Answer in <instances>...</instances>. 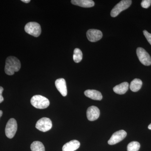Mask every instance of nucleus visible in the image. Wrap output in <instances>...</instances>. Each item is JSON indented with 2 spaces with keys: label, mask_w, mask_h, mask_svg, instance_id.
Returning a JSON list of instances; mask_svg holds the SVG:
<instances>
[{
  "label": "nucleus",
  "mask_w": 151,
  "mask_h": 151,
  "mask_svg": "<svg viewBox=\"0 0 151 151\" xmlns=\"http://www.w3.org/2000/svg\"><path fill=\"white\" fill-rule=\"evenodd\" d=\"M21 66L20 61L15 57H8L6 60L5 72L8 75H13L20 70Z\"/></svg>",
  "instance_id": "obj_1"
},
{
  "label": "nucleus",
  "mask_w": 151,
  "mask_h": 151,
  "mask_svg": "<svg viewBox=\"0 0 151 151\" xmlns=\"http://www.w3.org/2000/svg\"><path fill=\"white\" fill-rule=\"evenodd\" d=\"M31 103L35 108L43 109L47 108L50 105V101L46 97L40 95L33 96L31 99Z\"/></svg>",
  "instance_id": "obj_2"
},
{
  "label": "nucleus",
  "mask_w": 151,
  "mask_h": 151,
  "mask_svg": "<svg viewBox=\"0 0 151 151\" xmlns=\"http://www.w3.org/2000/svg\"><path fill=\"white\" fill-rule=\"evenodd\" d=\"M132 3V1L131 0H123L121 1L111 11V16L113 17H117L122 11L125 10L129 7Z\"/></svg>",
  "instance_id": "obj_3"
},
{
  "label": "nucleus",
  "mask_w": 151,
  "mask_h": 151,
  "mask_svg": "<svg viewBox=\"0 0 151 151\" xmlns=\"http://www.w3.org/2000/svg\"><path fill=\"white\" fill-rule=\"evenodd\" d=\"M25 31L30 35L35 37L39 36L41 33L40 25L36 22H29L24 27Z\"/></svg>",
  "instance_id": "obj_4"
},
{
  "label": "nucleus",
  "mask_w": 151,
  "mask_h": 151,
  "mask_svg": "<svg viewBox=\"0 0 151 151\" xmlns=\"http://www.w3.org/2000/svg\"><path fill=\"white\" fill-rule=\"evenodd\" d=\"M17 129V124L15 119H11L9 120L5 128L6 136L9 139H12L15 135Z\"/></svg>",
  "instance_id": "obj_5"
},
{
  "label": "nucleus",
  "mask_w": 151,
  "mask_h": 151,
  "mask_svg": "<svg viewBox=\"0 0 151 151\" xmlns=\"http://www.w3.org/2000/svg\"><path fill=\"white\" fill-rule=\"evenodd\" d=\"M137 54L139 60L143 65L149 66L151 65V58L149 53L142 47H138Z\"/></svg>",
  "instance_id": "obj_6"
},
{
  "label": "nucleus",
  "mask_w": 151,
  "mask_h": 151,
  "mask_svg": "<svg viewBox=\"0 0 151 151\" xmlns=\"http://www.w3.org/2000/svg\"><path fill=\"white\" fill-rule=\"evenodd\" d=\"M35 127L39 131L46 132L51 129L52 127V123L50 119L44 117L37 121Z\"/></svg>",
  "instance_id": "obj_7"
},
{
  "label": "nucleus",
  "mask_w": 151,
  "mask_h": 151,
  "mask_svg": "<svg viewBox=\"0 0 151 151\" xmlns=\"http://www.w3.org/2000/svg\"><path fill=\"white\" fill-rule=\"evenodd\" d=\"M127 133L124 130H121L114 133L108 141L110 145H116L123 140L127 137Z\"/></svg>",
  "instance_id": "obj_8"
},
{
  "label": "nucleus",
  "mask_w": 151,
  "mask_h": 151,
  "mask_svg": "<svg viewBox=\"0 0 151 151\" xmlns=\"http://www.w3.org/2000/svg\"><path fill=\"white\" fill-rule=\"evenodd\" d=\"M86 37L89 41L96 42L100 40L103 37V33L98 29H90L86 32Z\"/></svg>",
  "instance_id": "obj_9"
},
{
  "label": "nucleus",
  "mask_w": 151,
  "mask_h": 151,
  "mask_svg": "<svg viewBox=\"0 0 151 151\" xmlns=\"http://www.w3.org/2000/svg\"><path fill=\"white\" fill-rule=\"evenodd\" d=\"M100 115V110L96 106H90L87 109L86 111V116L89 121H95L98 119Z\"/></svg>",
  "instance_id": "obj_10"
},
{
  "label": "nucleus",
  "mask_w": 151,
  "mask_h": 151,
  "mask_svg": "<svg viewBox=\"0 0 151 151\" xmlns=\"http://www.w3.org/2000/svg\"><path fill=\"white\" fill-rule=\"evenodd\" d=\"M55 85L57 89L63 97L67 94V86L65 79L63 78H58L55 81Z\"/></svg>",
  "instance_id": "obj_11"
},
{
  "label": "nucleus",
  "mask_w": 151,
  "mask_h": 151,
  "mask_svg": "<svg viewBox=\"0 0 151 151\" xmlns=\"http://www.w3.org/2000/svg\"><path fill=\"white\" fill-rule=\"evenodd\" d=\"M80 146V143L78 141L73 140L66 143L63 146V151H75L78 149Z\"/></svg>",
  "instance_id": "obj_12"
},
{
  "label": "nucleus",
  "mask_w": 151,
  "mask_h": 151,
  "mask_svg": "<svg viewBox=\"0 0 151 151\" xmlns=\"http://www.w3.org/2000/svg\"><path fill=\"white\" fill-rule=\"evenodd\" d=\"M86 97L91 98L92 100H101L103 98V96L101 92L93 89H88L84 92Z\"/></svg>",
  "instance_id": "obj_13"
},
{
  "label": "nucleus",
  "mask_w": 151,
  "mask_h": 151,
  "mask_svg": "<svg viewBox=\"0 0 151 151\" xmlns=\"http://www.w3.org/2000/svg\"><path fill=\"white\" fill-rule=\"evenodd\" d=\"M71 2L74 5L84 8H91L94 6V1L92 0H72Z\"/></svg>",
  "instance_id": "obj_14"
},
{
  "label": "nucleus",
  "mask_w": 151,
  "mask_h": 151,
  "mask_svg": "<svg viewBox=\"0 0 151 151\" xmlns=\"http://www.w3.org/2000/svg\"><path fill=\"white\" fill-rule=\"evenodd\" d=\"M129 84L128 82H124L119 85H116L113 88V91L119 94H123L126 93L129 89Z\"/></svg>",
  "instance_id": "obj_15"
},
{
  "label": "nucleus",
  "mask_w": 151,
  "mask_h": 151,
  "mask_svg": "<svg viewBox=\"0 0 151 151\" xmlns=\"http://www.w3.org/2000/svg\"><path fill=\"white\" fill-rule=\"evenodd\" d=\"M142 85V81L139 78H135L131 82L130 88L132 92H137L140 89Z\"/></svg>",
  "instance_id": "obj_16"
},
{
  "label": "nucleus",
  "mask_w": 151,
  "mask_h": 151,
  "mask_svg": "<svg viewBox=\"0 0 151 151\" xmlns=\"http://www.w3.org/2000/svg\"><path fill=\"white\" fill-rule=\"evenodd\" d=\"M30 148L32 151H45L43 144L39 141L34 142L31 145Z\"/></svg>",
  "instance_id": "obj_17"
},
{
  "label": "nucleus",
  "mask_w": 151,
  "mask_h": 151,
  "mask_svg": "<svg viewBox=\"0 0 151 151\" xmlns=\"http://www.w3.org/2000/svg\"><path fill=\"white\" fill-rule=\"evenodd\" d=\"M83 54L81 50L79 48H75L74 50L73 55V59L74 62L78 63L82 60Z\"/></svg>",
  "instance_id": "obj_18"
},
{
  "label": "nucleus",
  "mask_w": 151,
  "mask_h": 151,
  "mask_svg": "<svg viewBox=\"0 0 151 151\" xmlns=\"http://www.w3.org/2000/svg\"><path fill=\"white\" fill-rule=\"evenodd\" d=\"M140 147L139 143L137 142H132L127 146L128 151H138Z\"/></svg>",
  "instance_id": "obj_19"
},
{
  "label": "nucleus",
  "mask_w": 151,
  "mask_h": 151,
  "mask_svg": "<svg viewBox=\"0 0 151 151\" xmlns=\"http://www.w3.org/2000/svg\"><path fill=\"white\" fill-rule=\"evenodd\" d=\"M151 4V0H143L141 3V6L145 9L148 8Z\"/></svg>",
  "instance_id": "obj_20"
},
{
  "label": "nucleus",
  "mask_w": 151,
  "mask_h": 151,
  "mask_svg": "<svg viewBox=\"0 0 151 151\" xmlns=\"http://www.w3.org/2000/svg\"><path fill=\"white\" fill-rule=\"evenodd\" d=\"M143 33H144V35L146 39L147 40L148 42L150 43V44L151 45V34L150 33L148 32L147 30L143 31Z\"/></svg>",
  "instance_id": "obj_21"
},
{
  "label": "nucleus",
  "mask_w": 151,
  "mask_h": 151,
  "mask_svg": "<svg viewBox=\"0 0 151 151\" xmlns=\"http://www.w3.org/2000/svg\"><path fill=\"white\" fill-rule=\"evenodd\" d=\"M4 91V88L0 86V103H2L4 100V98L2 96V93Z\"/></svg>",
  "instance_id": "obj_22"
},
{
  "label": "nucleus",
  "mask_w": 151,
  "mask_h": 151,
  "mask_svg": "<svg viewBox=\"0 0 151 151\" xmlns=\"http://www.w3.org/2000/svg\"><path fill=\"white\" fill-rule=\"evenodd\" d=\"M22 1L25 3H29L30 2V0H22Z\"/></svg>",
  "instance_id": "obj_23"
},
{
  "label": "nucleus",
  "mask_w": 151,
  "mask_h": 151,
  "mask_svg": "<svg viewBox=\"0 0 151 151\" xmlns=\"http://www.w3.org/2000/svg\"><path fill=\"white\" fill-rule=\"evenodd\" d=\"M3 115V111L0 110V118Z\"/></svg>",
  "instance_id": "obj_24"
},
{
  "label": "nucleus",
  "mask_w": 151,
  "mask_h": 151,
  "mask_svg": "<svg viewBox=\"0 0 151 151\" xmlns=\"http://www.w3.org/2000/svg\"><path fill=\"white\" fill-rule=\"evenodd\" d=\"M148 129H149L151 130V124H150V125H149V126H148Z\"/></svg>",
  "instance_id": "obj_25"
}]
</instances>
